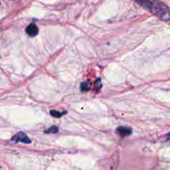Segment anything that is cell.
Returning a JSON list of instances; mask_svg holds the SVG:
<instances>
[{
	"label": "cell",
	"instance_id": "1",
	"mask_svg": "<svg viewBox=\"0 0 170 170\" xmlns=\"http://www.w3.org/2000/svg\"><path fill=\"white\" fill-rule=\"evenodd\" d=\"M137 3L163 21H170V8L159 0H137Z\"/></svg>",
	"mask_w": 170,
	"mask_h": 170
},
{
	"label": "cell",
	"instance_id": "2",
	"mask_svg": "<svg viewBox=\"0 0 170 170\" xmlns=\"http://www.w3.org/2000/svg\"><path fill=\"white\" fill-rule=\"evenodd\" d=\"M12 141H14L16 143L22 142L24 143H30L31 142V139L28 138L27 135L23 132H19L18 134L15 135L14 136H13L12 138Z\"/></svg>",
	"mask_w": 170,
	"mask_h": 170
},
{
	"label": "cell",
	"instance_id": "3",
	"mask_svg": "<svg viewBox=\"0 0 170 170\" xmlns=\"http://www.w3.org/2000/svg\"><path fill=\"white\" fill-rule=\"evenodd\" d=\"M26 33L30 37H35L39 33V29L37 26L34 23H31L30 25L27 26V27L26 28Z\"/></svg>",
	"mask_w": 170,
	"mask_h": 170
},
{
	"label": "cell",
	"instance_id": "4",
	"mask_svg": "<svg viewBox=\"0 0 170 170\" xmlns=\"http://www.w3.org/2000/svg\"><path fill=\"white\" fill-rule=\"evenodd\" d=\"M116 132L120 136L124 138V137L130 136L132 134V130L130 128L125 127V126H120V127L117 128Z\"/></svg>",
	"mask_w": 170,
	"mask_h": 170
},
{
	"label": "cell",
	"instance_id": "5",
	"mask_svg": "<svg viewBox=\"0 0 170 170\" xmlns=\"http://www.w3.org/2000/svg\"><path fill=\"white\" fill-rule=\"evenodd\" d=\"M90 81H87L82 82L81 84V86H80V89L82 92H84V91H88L89 89H90Z\"/></svg>",
	"mask_w": 170,
	"mask_h": 170
},
{
	"label": "cell",
	"instance_id": "6",
	"mask_svg": "<svg viewBox=\"0 0 170 170\" xmlns=\"http://www.w3.org/2000/svg\"><path fill=\"white\" fill-rule=\"evenodd\" d=\"M66 112H60L56 110H51L50 111V114L51 116H53L55 118H61L63 114H65Z\"/></svg>",
	"mask_w": 170,
	"mask_h": 170
},
{
	"label": "cell",
	"instance_id": "7",
	"mask_svg": "<svg viewBox=\"0 0 170 170\" xmlns=\"http://www.w3.org/2000/svg\"><path fill=\"white\" fill-rule=\"evenodd\" d=\"M58 131V128L56 127V126H51L49 129L46 130L45 132L47 133V134H50V133H53V134H54V133H56Z\"/></svg>",
	"mask_w": 170,
	"mask_h": 170
},
{
	"label": "cell",
	"instance_id": "8",
	"mask_svg": "<svg viewBox=\"0 0 170 170\" xmlns=\"http://www.w3.org/2000/svg\"><path fill=\"white\" fill-rule=\"evenodd\" d=\"M101 87H102V84L101 82V80H100L99 78L97 81V82L95 83V90H100V88H101Z\"/></svg>",
	"mask_w": 170,
	"mask_h": 170
},
{
	"label": "cell",
	"instance_id": "9",
	"mask_svg": "<svg viewBox=\"0 0 170 170\" xmlns=\"http://www.w3.org/2000/svg\"><path fill=\"white\" fill-rule=\"evenodd\" d=\"M167 139H170V132L167 135Z\"/></svg>",
	"mask_w": 170,
	"mask_h": 170
}]
</instances>
